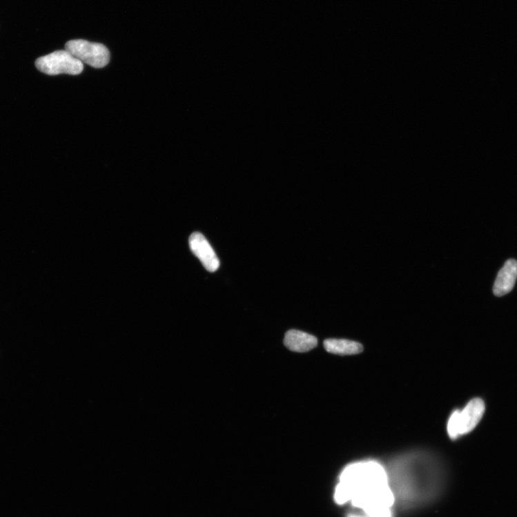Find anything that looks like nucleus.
<instances>
[{
	"label": "nucleus",
	"mask_w": 517,
	"mask_h": 517,
	"mask_svg": "<svg viewBox=\"0 0 517 517\" xmlns=\"http://www.w3.org/2000/svg\"><path fill=\"white\" fill-rule=\"evenodd\" d=\"M335 502L351 505L368 517H393L396 505L385 469L375 462L355 463L345 469L334 493Z\"/></svg>",
	"instance_id": "obj_1"
},
{
	"label": "nucleus",
	"mask_w": 517,
	"mask_h": 517,
	"mask_svg": "<svg viewBox=\"0 0 517 517\" xmlns=\"http://www.w3.org/2000/svg\"><path fill=\"white\" fill-rule=\"evenodd\" d=\"M396 505L415 509L431 505L442 494L444 479L438 472L402 463L387 473Z\"/></svg>",
	"instance_id": "obj_2"
},
{
	"label": "nucleus",
	"mask_w": 517,
	"mask_h": 517,
	"mask_svg": "<svg viewBox=\"0 0 517 517\" xmlns=\"http://www.w3.org/2000/svg\"><path fill=\"white\" fill-rule=\"evenodd\" d=\"M485 412V404L479 398L470 401L462 411L456 410L450 418L448 433L451 439L471 432L477 426Z\"/></svg>",
	"instance_id": "obj_3"
},
{
	"label": "nucleus",
	"mask_w": 517,
	"mask_h": 517,
	"mask_svg": "<svg viewBox=\"0 0 517 517\" xmlns=\"http://www.w3.org/2000/svg\"><path fill=\"white\" fill-rule=\"evenodd\" d=\"M35 66L42 73L50 76L79 75L84 70V64L66 50H57L38 59Z\"/></svg>",
	"instance_id": "obj_4"
},
{
	"label": "nucleus",
	"mask_w": 517,
	"mask_h": 517,
	"mask_svg": "<svg viewBox=\"0 0 517 517\" xmlns=\"http://www.w3.org/2000/svg\"><path fill=\"white\" fill-rule=\"evenodd\" d=\"M65 48L83 64L95 68H104L108 66L110 61L108 48L101 43L85 40H72L66 43Z\"/></svg>",
	"instance_id": "obj_5"
},
{
	"label": "nucleus",
	"mask_w": 517,
	"mask_h": 517,
	"mask_svg": "<svg viewBox=\"0 0 517 517\" xmlns=\"http://www.w3.org/2000/svg\"><path fill=\"white\" fill-rule=\"evenodd\" d=\"M189 246L191 252L199 259L206 270L215 273L219 269V258L203 235L199 233L192 234L189 238Z\"/></svg>",
	"instance_id": "obj_6"
},
{
	"label": "nucleus",
	"mask_w": 517,
	"mask_h": 517,
	"mask_svg": "<svg viewBox=\"0 0 517 517\" xmlns=\"http://www.w3.org/2000/svg\"><path fill=\"white\" fill-rule=\"evenodd\" d=\"M517 279V261L508 260L498 272L494 285V293L498 297L508 294L514 288Z\"/></svg>",
	"instance_id": "obj_7"
},
{
	"label": "nucleus",
	"mask_w": 517,
	"mask_h": 517,
	"mask_svg": "<svg viewBox=\"0 0 517 517\" xmlns=\"http://www.w3.org/2000/svg\"><path fill=\"white\" fill-rule=\"evenodd\" d=\"M284 344L292 351L303 353L315 348L318 340L314 335L306 332L290 330L285 333Z\"/></svg>",
	"instance_id": "obj_8"
},
{
	"label": "nucleus",
	"mask_w": 517,
	"mask_h": 517,
	"mask_svg": "<svg viewBox=\"0 0 517 517\" xmlns=\"http://www.w3.org/2000/svg\"><path fill=\"white\" fill-rule=\"evenodd\" d=\"M324 345L328 352L342 355L358 354L364 350L360 343L347 340H337V338H329L325 340Z\"/></svg>",
	"instance_id": "obj_9"
},
{
	"label": "nucleus",
	"mask_w": 517,
	"mask_h": 517,
	"mask_svg": "<svg viewBox=\"0 0 517 517\" xmlns=\"http://www.w3.org/2000/svg\"><path fill=\"white\" fill-rule=\"evenodd\" d=\"M347 517H368V516L366 514H364V513L361 512V511H355L351 512L347 516Z\"/></svg>",
	"instance_id": "obj_10"
}]
</instances>
